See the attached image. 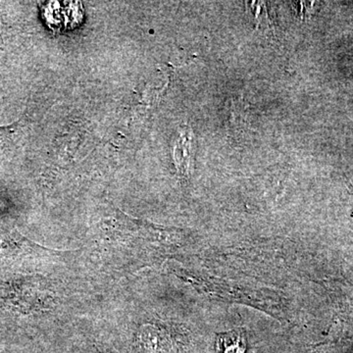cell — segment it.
<instances>
[{"label": "cell", "mask_w": 353, "mask_h": 353, "mask_svg": "<svg viewBox=\"0 0 353 353\" xmlns=\"http://www.w3.org/2000/svg\"><path fill=\"white\" fill-rule=\"evenodd\" d=\"M63 252L44 248L24 238L18 232H0V255L17 256V255L41 254L61 255Z\"/></svg>", "instance_id": "7a4b0ae2"}, {"label": "cell", "mask_w": 353, "mask_h": 353, "mask_svg": "<svg viewBox=\"0 0 353 353\" xmlns=\"http://www.w3.org/2000/svg\"><path fill=\"white\" fill-rule=\"evenodd\" d=\"M62 12L58 1L48 2L43 6V17L51 29L63 31L69 27H76L83 19L81 2H62Z\"/></svg>", "instance_id": "6da1fadb"}, {"label": "cell", "mask_w": 353, "mask_h": 353, "mask_svg": "<svg viewBox=\"0 0 353 353\" xmlns=\"http://www.w3.org/2000/svg\"><path fill=\"white\" fill-rule=\"evenodd\" d=\"M246 348L248 341L241 330L220 334L216 341V350L218 353H245Z\"/></svg>", "instance_id": "277c9868"}, {"label": "cell", "mask_w": 353, "mask_h": 353, "mask_svg": "<svg viewBox=\"0 0 353 353\" xmlns=\"http://www.w3.org/2000/svg\"><path fill=\"white\" fill-rule=\"evenodd\" d=\"M174 163L179 175L183 178L190 176L194 163V145L192 134L190 129L183 130L182 134L176 141L173 150Z\"/></svg>", "instance_id": "3957f363"}, {"label": "cell", "mask_w": 353, "mask_h": 353, "mask_svg": "<svg viewBox=\"0 0 353 353\" xmlns=\"http://www.w3.org/2000/svg\"><path fill=\"white\" fill-rule=\"evenodd\" d=\"M21 127V121L14 123L10 126L0 127V157H6L15 150Z\"/></svg>", "instance_id": "5b68a950"}]
</instances>
